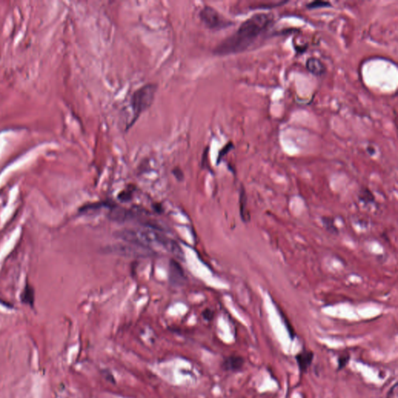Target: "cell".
I'll use <instances>...</instances> for the list:
<instances>
[{
    "label": "cell",
    "mask_w": 398,
    "mask_h": 398,
    "mask_svg": "<svg viewBox=\"0 0 398 398\" xmlns=\"http://www.w3.org/2000/svg\"><path fill=\"white\" fill-rule=\"evenodd\" d=\"M273 18L269 14H257L245 20L230 36L213 49L216 56H228L246 50L268 30Z\"/></svg>",
    "instance_id": "1"
},
{
    "label": "cell",
    "mask_w": 398,
    "mask_h": 398,
    "mask_svg": "<svg viewBox=\"0 0 398 398\" xmlns=\"http://www.w3.org/2000/svg\"><path fill=\"white\" fill-rule=\"evenodd\" d=\"M116 236L129 244L152 250V249H160L171 253L179 259L184 258V253L177 242L160 233L159 229L152 227L121 229L117 231Z\"/></svg>",
    "instance_id": "2"
},
{
    "label": "cell",
    "mask_w": 398,
    "mask_h": 398,
    "mask_svg": "<svg viewBox=\"0 0 398 398\" xmlns=\"http://www.w3.org/2000/svg\"><path fill=\"white\" fill-rule=\"evenodd\" d=\"M157 89V85L155 83H147L133 93L130 99V106L133 115L126 130L133 127L143 112L152 106Z\"/></svg>",
    "instance_id": "3"
},
{
    "label": "cell",
    "mask_w": 398,
    "mask_h": 398,
    "mask_svg": "<svg viewBox=\"0 0 398 398\" xmlns=\"http://www.w3.org/2000/svg\"><path fill=\"white\" fill-rule=\"evenodd\" d=\"M199 16L203 24L208 29H223L232 24V22L227 20L217 10L209 6H205L201 10Z\"/></svg>",
    "instance_id": "4"
},
{
    "label": "cell",
    "mask_w": 398,
    "mask_h": 398,
    "mask_svg": "<svg viewBox=\"0 0 398 398\" xmlns=\"http://www.w3.org/2000/svg\"><path fill=\"white\" fill-rule=\"evenodd\" d=\"M110 251L114 254L124 256H134V257H148L153 254V250L144 248L138 245H114L110 247Z\"/></svg>",
    "instance_id": "5"
},
{
    "label": "cell",
    "mask_w": 398,
    "mask_h": 398,
    "mask_svg": "<svg viewBox=\"0 0 398 398\" xmlns=\"http://www.w3.org/2000/svg\"><path fill=\"white\" fill-rule=\"evenodd\" d=\"M314 352L311 351H303L296 356V360L301 373H306L310 367L314 360Z\"/></svg>",
    "instance_id": "6"
},
{
    "label": "cell",
    "mask_w": 398,
    "mask_h": 398,
    "mask_svg": "<svg viewBox=\"0 0 398 398\" xmlns=\"http://www.w3.org/2000/svg\"><path fill=\"white\" fill-rule=\"evenodd\" d=\"M170 277L173 284L175 285H181L184 283L185 279V274L182 268L175 261H171L170 263Z\"/></svg>",
    "instance_id": "7"
},
{
    "label": "cell",
    "mask_w": 398,
    "mask_h": 398,
    "mask_svg": "<svg viewBox=\"0 0 398 398\" xmlns=\"http://www.w3.org/2000/svg\"><path fill=\"white\" fill-rule=\"evenodd\" d=\"M245 360L239 356H231L227 357L223 362V369L227 371L236 372L242 369Z\"/></svg>",
    "instance_id": "8"
},
{
    "label": "cell",
    "mask_w": 398,
    "mask_h": 398,
    "mask_svg": "<svg viewBox=\"0 0 398 398\" xmlns=\"http://www.w3.org/2000/svg\"><path fill=\"white\" fill-rule=\"evenodd\" d=\"M306 66L308 71L317 76L323 75L326 71L325 66L322 63V61L314 57L309 58L306 61Z\"/></svg>",
    "instance_id": "9"
},
{
    "label": "cell",
    "mask_w": 398,
    "mask_h": 398,
    "mask_svg": "<svg viewBox=\"0 0 398 398\" xmlns=\"http://www.w3.org/2000/svg\"><path fill=\"white\" fill-rule=\"evenodd\" d=\"M20 299L23 303L28 305L30 306H33L35 303V290L33 287L30 285L29 283L26 284L23 292H22Z\"/></svg>",
    "instance_id": "10"
},
{
    "label": "cell",
    "mask_w": 398,
    "mask_h": 398,
    "mask_svg": "<svg viewBox=\"0 0 398 398\" xmlns=\"http://www.w3.org/2000/svg\"><path fill=\"white\" fill-rule=\"evenodd\" d=\"M331 4L329 2H323V1H314L310 2L306 5L308 9H317V8L330 7Z\"/></svg>",
    "instance_id": "11"
},
{
    "label": "cell",
    "mask_w": 398,
    "mask_h": 398,
    "mask_svg": "<svg viewBox=\"0 0 398 398\" xmlns=\"http://www.w3.org/2000/svg\"><path fill=\"white\" fill-rule=\"evenodd\" d=\"M350 360V356L349 355L347 356H341L339 359V370L343 369L345 365L348 364V361Z\"/></svg>",
    "instance_id": "12"
},
{
    "label": "cell",
    "mask_w": 398,
    "mask_h": 398,
    "mask_svg": "<svg viewBox=\"0 0 398 398\" xmlns=\"http://www.w3.org/2000/svg\"><path fill=\"white\" fill-rule=\"evenodd\" d=\"M245 204H246V198H245V192L242 190L241 194V213L244 219H245Z\"/></svg>",
    "instance_id": "13"
},
{
    "label": "cell",
    "mask_w": 398,
    "mask_h": 398,
    "mask_svg": "<svg viewBox=\"0 0 398 398\" xmlns=\"http://www.w3.org/2000/svg\"><path fill=\"white\" fill-rule=\"evenodd\" d=\"M232 147H233L232 143H229V144H227V146H225V148H223V150H221V152H220L219 155V161L227 152H229Z\"/></svg>",
    "instance_id": "14"
},
{
    "label": "cell",
    "mask_w": 398,
    "mask_h": 398,
    "mask_svg": "<svg viewBox=\"0 0 398 398\" xmlns=\"http://www.w3.org/2000/svg\"><path fill=\"white\" fill-rule=\"evenodd\" d=\"M203 316H204V318L207 320H211L212 318V312L210 311V310H206V311L204 312V314H203Z\"/></svg>",
    "instance_id": "15"
}]
</instances>
